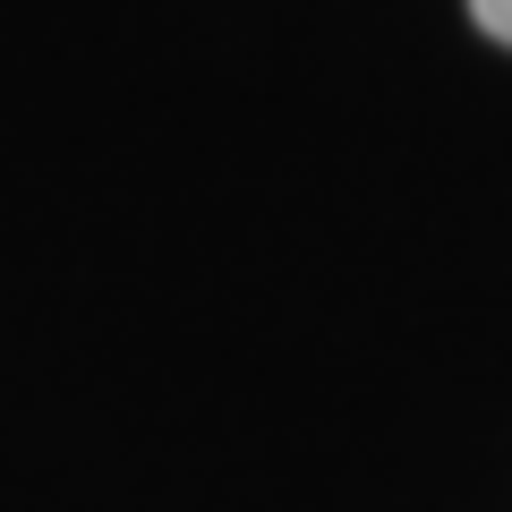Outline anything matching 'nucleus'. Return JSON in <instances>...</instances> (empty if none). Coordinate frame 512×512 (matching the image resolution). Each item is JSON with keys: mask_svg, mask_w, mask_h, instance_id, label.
I'll use <instances>...</instances> for the list:
<instances>
[{"mask_svg": "<svg viewBox=\"0 0 512 512\" xmlns=\"http://www.w3.org/2000/svg\"><path fill=\"white\" fill-rule=\"evenodd\" d=\"M470 18H478V26H487V35H495V43H512V0H470Z\"/></svg>", "mask_w": 512, "mask_h": 512, "instance_id": "1", "label": "nucleus"}]
</instances>
